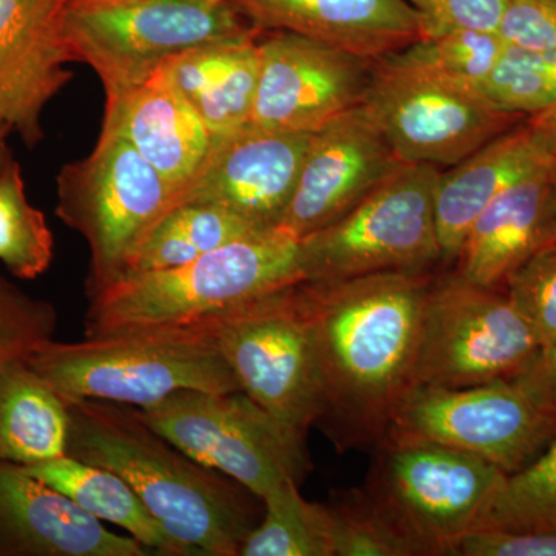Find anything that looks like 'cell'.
Instances as JSON below:
<instances>
[{
  "instance_id": "obj_36",
  "label": "cell",
  "mask_w": 556,
  "mask_h": 556,
  "mask_svg": "<svg viewBox=\"0 0 556 556\" xmlns=\"http://www.w3.org/2000/svg\"><path fill=\"white\" fill-rule=\"evenodd\" d=\"M500 35L514 46L556 53V0H511Z\"/></svg>"
},
{
  "instance_id": "obj_40",
  "label": "cell",
  "mask_w": 556,
  "mask_h": 556,
  "mask_svg": "<svg viewBox=\"0 0 556 556\" xmlns=\"http://www.w3.org/2000/svg\"><path fill=\"white\" fill-rule=\"evenodd\" d=\"M11 135V130L7 126H2L0 124V175L5 172L7 167L10 166L11 161H13V155H11V150L9 149V144H7V138Z\"/></svg>"
},
{
  "instance_id": "obj_13",
  "label": "cell",
  "mask_w": 556,
  "mask_h": 556,
  "mask_svg": "<svg viewBox=\"0 0 556 556\" xmlns=\"http://www.w3.org/2000/svg\"><path fill=\"white\" fill-rule=\"evenodd\" d=\"M555 433L556 413L535 404L514 380H496L467 388H412L386 439L444 445L514 475L533 463Z\"/></svg>"
},
{
  "instance_id": "obj_1",
  "label": "cell",
  "mask_w": 556,
  "mask_h": 556,
  "mask_svg": "<svg viewBox=\"0 0 556 556\" xmlns=\"http://www.w3.org/2000/svg\"><path fill=\"white\" fill-rule=\"evenodd\" d=\"M431 270L302 281L325 387L317 426L340 452L378 447L413 388Z\"/></svg>"
},
{
  "instance_id": "obj_6",
  "label": "cell",
  "mask_w": 556,
  "mask_h": 556,
  "mask_svg": "<svg viewBox=\"0 0 556 556\" xmlns=\"http://www.w3.org/2000/svg\"><path fill=\"white\" fill-rule=\"evenodd\" d=\"M362 486L416 556H453L477 529L508 475L468 453L383 439Z\"/></svg>"
},
{
  "instance_id": "obj_21",
  "label": "cell",
  "mask_w": 556,
  "mask_h": 556,
  "mask_svg": "<svg viewBox=\"0 0 556 556\" xmlns=\"http://www.w3.org/2000/svg\"><path fill=\"white\" fill-rule=\"evenodd\" d=\"M102 127L123 135L169 185L175 200L200 169L212 144L211 131L195 110L153 78L105 93Z\"/></svg>"
},
{
  "instance_id": "obj_24",
  "label": "cell",
  "mask_w": 556,
  "mask_h": 556,
  "mask_svg": "<svg viewBox=\"0 0 556 556\" xmlns=\"http://www.w3.org/2000/svg\"><path fill=\"white\" fill-rule=\"evenodd\" d=\"M70 413L64 399L27 358L0 371V460L35 466L67 455Z\"/></svg>"
},
{
  "instance_id": "obj_16",
  "label": "cell",
  "mask_w": 556,
  "mask_h": 556,
  "mask_svg": "<svg viewBox=\"0 0 556 556\" xmlns=\"http://www.w3.org/2000/svg\"><path fill=\"white\" fill-rule=\"evenodd\" d=\"M364 104L311 134L280 228L303 239L346 214L404 166Z\"/></svg>"
},
{
  "instance_id": "obj_30",
  "label": "cell",
  "mask_w": 556,
  "mask_h": 556,
  "mask_svg": "<svg viewBox=\"0 0 556 556\" xmlns=\"http://www.w3.org/2000/svg\"><path fill=\"white\" fill-rule=\"evenodd\" d=\"M501 112L527 116L556 102V53L506 43L489 78L479 87Z\"/></svg>"
},
{
  "instance_id": "obj_18",
  "label": "cell",
  "mask_w": 556,
  "mask_h": 556,
  "mask_svg": "<svg viewBox=\"0 0 556 556\" xmlns=\"http://www.w3.org/2000/svg\"><path fill=\"white\" fill-rule=\"evenodd\" d=\"M0 555L146 556L139 541L110 532L24 466L0 460Z\"/></svg>"
},
{
  "instance_id": "obj_12",
  "label": "cell",
  "mask_w": 556,
  "mask_h": 556,
  "mask_svg": "<svg viewBox=\"0 0 556 556\" xmlns=\"http://www.w3.org/2000/svg\"><path fill=\"white\" fill-rule=\"evenodd\" d=\"M135 412L201 466L232 478L260 500L285 482L300 484L308 473L303 439L243 391L179 390Z\"/></svg>"
},
{
  "instance_id": "obj_20",
  "label": "cell",
  "mask_w": 556,
  "mask_h": 556,
  "mask_svg": "<svg viewBox=\"0 0 556 556\" xmlns=\"http://www.w3.org/2000/svg\"><path fill=\"white\" fill-rule=\"evenodd\" d=\"M260 31H289L376 61L424 38L407 0H229Z\"/></svg>"
},
{
  "instance_id": "obj_2",
  "label": "cell",
  "mask_w": 556,
  "mask_h": 556,
  "mask_svg": "<svg viewBox=\"0 0 556 556\" xmlns=\"http://www.w3.org/2000/svg\"><path fill=\"white\" fill-rule=\"evenodd\" d=\"M65 404L68 456L119 475L190 556H240L257 526L251 500L258 496L232 478L201 466L129 405L97 399Z\"/></svg>"
},
{
  "instance_id": "obj_35",
  "label": "cell",
  "mask_w": 556,
  "mask_h": 556,
  "mask_svg": "<svg viewBox=\"0 0 556 556\" xmlns=\"http://www.w3.org/2000/svg\"><path fill=\"white\" fill-rule=\"evenodd\" d=\"M422 16L424 35L434 28L500 31L511 0H407Z\"/></svg>"
},
{
  "instance_id": "obj_8",
  "label": "cell",
  "mask_w": 556,
  "mask_h": 556,
  "mask_svg": "<svg viewBox=\"0 0 556 556\" xmlns=\"http://www.w3.org/2000/svg\"><path fill=\"white\" fill-rule=\"evenodd\" d=\"M362 104L402 163L439 169L526 119L501 112L478 87L417 60L407 47L375 61Z\"/></svg>"
},
{
  "instance_id": "obj_3",
  "label": "cell",
  "mask_w": 556,
  "mask_h": 556,
  "mask_svg": "<svg viewBox=\"0 0 556 556\" xmlns=\"http://www.w3.org/2000/svg\"><path fill=\"white\" fill-rule=\"evenodd\" d=\"M302 281L299 240L265 230L177 268L121 277L90 299L86 338L186 327Z\"/></svg>"
},
{
  "instance_id": "obj_7",
  "label": "cell",
  "mask_w": 556,
  "mask_h": 556,
  "mask_svg": "<svg viewBox=\"0 0 556 556\" xmlns=\"http://www.w3.org/2000/svg\"><path fill=\"white\" fill-rule=\"evenodd\" d=\"M56 215L90 249L89 299L118 281L175 193L118 131L102 127L93 152L62 167Z\"/></svg>"
},
{
  "instance_id": "obj_10",
  "label": "cell",
  "mask_w": 556,
  "mask_h": 556,
  "mask_svg": "<svg viewBox=\"0 0 556 556\" xmlns=\"http://www.w3.org/2000/svg\"><path fill=\"white\" fill-rule=\"evenodd\" d=\"M62 28L73 60L97 72L105 93L148 83L161 64L182 51L260 31L229 0L65 7Z\"/></svg>"
},
{
  "instance_id": "obj_31",
  "label": "cell",
  "mask_w": 556,
  "mask_h": 556,
  "mask_svg": "<svg viewBox=\"0 0 556 556\" xmlns=\"http://www.w3.org/2000/svg\"><path fill=\"white\" fill-rule=\"evenodd\" d=\"M327 506L334 532V556H416L362 486L336 493Z\"/></svg>"
},
{
  "instance_id": "obj_29",
  "label": "cell",
  "mask_w": 556,
  "mask_h": 556,
  "mask_svg": "<svg viewBox=\"0 0 556 556\" xmlns=\"http://www.w3.org/2000/svg\"><path fill=\"white\" fill-rule=\"evenodd\" d=\"M477 529L556 530V433L533 463L508 475Z\"/></svg>"
},
{
  "instance_id": "obj_9",
  "label": "cell",
  "mask_w": 556,
  "mask_h": 556,
  "mask_svg": "<svg viewBox=\"0 0 556 556\" xmlns=\"http://www.w3.org/2000/svg\"><path fill=\"white\" fill-rule=\"evenodd\" d=\"M441 169L404 164L346 214L299 240L303 281L431 270L442 263L434 193Z\"/></svg>"
},
{
  "instance_id": "obj_34",
  "label": "cell",
  "mask_w": 556,
  "mask_h": 556,
  "mask_svg": "<svg viewBox=\"0 0 556 556\" xmlns=\"http://www.w3.org/2000/svg\"><path fill=\"white\" fill-rule=\"evenodd\" d=\"M504 291L529 321L541 350L556 342V243L544 248L508 278Z\"/></svg>"
},
{
  "instance_id": "obj_32",
  "label": "cell",
  "mask_w": 556,
  "mask_h": 556,
  "mask_svg": "<svg viewBox=\"0 0 556 556\" xmlns=\"http://www.w3.org/2000/svg\"><path fill=\"white\" fill-rule=\"evenodd\" d=\"M506 43L500 31L434 28L407 50L439 72L479 89L495 68Z\"/></svg>"
},
{
  "instance_id": "obj_33",
  "label": "cell",
  "mask_w": 556,
  "mask_h": 556,
  "mask_svg": "<svg viewBox=\"0 0 556 556\" xmlns=\"http://www.w3.org/2000/svg\"><path fill=\"white\" fill-rule=\"evenodd\" d=\"M56 327L50 302L30 298L0 273V371L53 340Z\"/></svg>"
},
{
  "instance_id": "obj_5",
  "label": "cell",
  "mask_w": 556,
  "mask_h": 556,
  "mask_svg": "<svg viewBox=\"0 0 556 556\" xmlns=\"http://www.w3.org/2000/svg\"><path fill=\"white\" fill-rule=\"evenodd\" d=\"M218 351L241 391L305 441L325 413L316 340L299 283L178 328Z\"/></svg>"
},
{
  "instance_id": "obj_17",
  "label": "cell",
  "mask_w": 556,
  "mask_h": 556,
  "mask_svg": "<svg viewBox=\"0 0 556 556\" xmlns=\"http://www.w3.org/2000/svg\"><path fill=\"white\" fill-rule=\"evenodd\" d=\"M65 0H0V124L28 148L43 139L42 113L72 80Z\"/></svg>"
},
{
  "instance_id": "obj_38",
  "label": "cell",
  "mask_w": 556,
  "mask_h": 556,
  "mask_svg": "<svg viewBox=\"0 0 556 556\" xmlns=\"http://www.w3.org/2000/svg\"><path fill=\"white\" fill-rule=\"evenodd\" d=\"M514 383L540 407L556 413V342L541 350Z\"/></svg>"
},
{
  "instance_id": "obj_22",
  "label": "cell",
  "mask_w": 556,
  "mask_h": 556,
  "mask_svg": "<svg viewBox=\"0 0 556 556\" xmlns=\"http://www.w3.org/2000/svg\"><path fill=\"white\" fill-rule=\"evenodd\" d=\"M548 163L555 161L543 152L521 121L441 172L434 214L442 263H455L468 229L500 193Z\"/></svg>"
},
{
  "instance_id": "obj_25",
  "label": "cell",
  "mask_w": 556,
  "mask_h": 556,
  "mask_svg": "<svg viewBox=\"0 0 556 556\" xmlns=\"http://www.w3.org/2000/svg\"><path fill=\"white\" fill-rule=\"evenodd\" d=\"M25 470L75 501L91 517L123 527L150 554L190 556L188 548L167 535L135 490L115 471L68 455L25 466Z\"/></svg>"
},
{
  "instance_id": "obj_37",
  "label": "cell",
  "mask_w": 556,
  "mask_h": 556,
  "mask_svg": "<svg viewBox=\"0 0 556 556\" xmlns=\"http://www.w3.org/2000/svg\"><path fill=\"white\" fill-rule=\"evenodd\" d=\"M453 556H556V530H471L456 544Z\"/></svg>"
},
{
  "instance_id": "obj_11",
  "label": "cell",
  "mask_w": 556,
  "mask_h": 556,
  "mask_svg": "<svg viewBox=\"0 0 556 556\" xmlns=\"http://www.w3.org/2000/svg\"><path fill=\"white\" fill-rule=\"evenodd\" d=\"M540 340L504 289L456 274L428 289L413 388H467L514 380L538 356Z\"/></svg>"
},
{
  "instance_id": "obj_15",
  "label": "cell",
  "mask_w": 556,
  "mask_h": 556,
  "mask_svg": "<svg viewBox=\"0 0 556 556\" xmlns=\"http://www.w3.org/2000/svg\"><path fill=\"white\" fill-rule=\"evenodd\" d=\"M309 139L311 134L266 130L251 124L212 137L206 159L174 206L215 204L254 228L278 229L294 195Z\"/></svg>"
},
{
  "instance_id": "obj_14",
  "label": "cell",
  "mask_w": 556,
  "mask_h": 556,
  "mask_svg": "<svg viewBox=\"0 0 556 556\" xmlns=\"http://www.w3.org/2000/svg\"><path fill=\"white\" fill-rule=\"evenodd\" d=\"M251 126L313 134L364 102L375 61L298 33L258 36Z\"/></svg>"
},
{
  "instance_id": "obj_23",
  "label": "cell",
  "mask_w": 556,
  "mask_h": 556,
  "mask_svg": "<svg viewBox=\"0 0 556 556\" xmlns=\"http://www.w3.org/2000/svg\"><path fill=\"white\" fill-rule=\"evenodd\" d=\"M258 36L193 47L161 64L152 78L177 91L212 137L239 130L248 126L257 93Z\"/></svg>"
},
{
  "instance_id": "obj_27",
  "label": "cell",
  "mask_w": 556,
  "mask_h": 556,
  "mask_svg": "<svg viewBox=\"0 0 556 556\" xmlns=\"http://www.w3.org/2000/svg\"><path fill=\"white\" fill-rule=\"evenodd\" d=\"M299 485L288 481L263 497L265 515L249 533L240 556H334L327 504L309 503Z\"/></svg>"
},
{
  "instance_id": "obj_39",
  "label": "cell",
  "mask_w": 556,
  "mask_h": 556,
  "mask_svg": "<svg viewBox=\"0 0 556 556\" xmlns=\"http://www.w3.org/2000/svg\"><path fill=\"white\" fill-rule=\"evenodd\" d=\"M538 146L556 163V102L525 119Z\"/></svg>"
},
{
  "instance_id": "obj_26",
  "label": "cell",
  "mask_w": 556,
  "mask_h": 556,
  "mask_svg": "<svg viewBox=\"0 0 556 556\" xmlns=\"http://www.w3.org/2000/svg\"><path fill=\"white\" fill-rule=\"evenodd\" d=\"M258 232L265 230L254 228L228 208L207 203L177 204L150 230L124 276L177 268Z\"/></svg>"
},
{
  "instance_id": "obj_28",
  "label": "cell",
  "mask_w": 556,
  "mask_h": 556,
  "mask_svg": "<svg viewBox=\"0 0 556 556\" xmlns=\"http://www.w3.org/2000/svg\"><path fill=\"white\" fill-rule=\"evenodd\" d=\"M54 240L46 215L25 192L21 164L0 175V262L14 277L35 280L50 268Z\"/></svg>"
},
{
  "instance_id": "obj_4",
  "label": "cell",
  "mask_w": 556,
  "mask_h": 556,
  "mask_svg": "<svg viewBox=\"0 0 556 556\" xmlns=\"http://www.w3.org/2000/svg\"><path fill=\"white\" fill-rule=\"evenodd\" d=\"M27 362L64 401L142 408L179 390L241 391L218 351L182 329H138L73 343L53 339Z\"/></svg>"
},
{
  "instance_id": "obj_41",
  "label": "cell",
  "mask_w": 556,
  "mask_h": 556,
  "mask_svg": "<svg viewBox=\"0 0 556 556\" xmlns=\"http://www.w3.org/2000/svg\"><path fill=\"white\" fill-rule=\"evenodd\" d=\"M131 2H139V0H65L67 7H109Z\"/></svg>"
},
{
  "instance_id": "obj_19",
  "label": "cell",
  "mask_w": 556,
  "mask_h": 556,
  "mask_svg": "<svg viewBox=\"0 0 556 556\" xmlns=\"http://www.w3.org/2000/svg\"><path fill=\"white\" fill-rule=\"evenodd\" d=\"M556 243V163L530 172L482 211L455 260L457 277L504 289L508 278Z\"/></svg>"
}]
</instances>
